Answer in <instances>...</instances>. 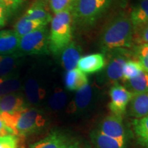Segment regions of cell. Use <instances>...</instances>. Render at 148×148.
Returning a JSON list of instances; mask_svg holds the SVG:
<instances>
[{
    "label": "cell",
    "instance_id": "cell-1",
    "mask_svg": "<svg viewBox=\"0 0 148 148\" xmlns=\"http://www.w3.org/2000/svg\"><path fill=\"white\" fill-rule=\"evenodd\" d=\"M134 27L130 16L119 14L109 21L99 36V47L106 53L116 49H129L133 44Z\"/></svg>",
    "mask_w": 148,
    "mask_h": 148
},
{
    "label": "cell",
    "instance_id": "cell-2",
    "mask_svg": "<svg viewBox=\"0 0 148 148\" xmlns=\"http://www.w3.org/2000/svg\"><path fill=\"white\" fill-rule=\"evenodd\" d=\"M12 134L18 136H27L38 132L46 124L45 114L34 107L27 106L14 113L0 114Z\"/></svg>",
    "mask_w": 148,
    "mask_h": 148
},
{
    "label": "cell",
    "instance_id": "cell-3",
    "mask_svg": "<svg viewBox=\"0 0 148 148\" xmlns=\"http://www.w3.org/2000/svg\"><path fill=\"white\" fill-rule=\"evenodd\" d=\"M50 23L49 31V52L58 56L72 41L73 16L71 8L54 14Z\"/></svg>",
    "mask_w": 148,
    "mask_h": 148
},
{
    "label": "cell",
    "instance_id": "cell-4",
    "mask_svg": "<svg viewBox=\"0 0 148 148\" xmlns=\"http://www.w3.org/2000/svg\"><path fill=\"white\" fill-rule=\"evenodd\" d=\"M110 2L111 0H75L71 8L73 21L82 27L93 25Z\"/></svg>",
    "mask_w": 148,
    "mask_h": 148
},
{
    "label": "cell",
    "instance_id": "cell-5",
    "mask_svg": "<svg viewBox=\"0 0 148 148\" xmlns=\"http://www.w3.org/2000/svg\"><path fill=\"white\" fill-rule=\"evenodd\" d=\"M106 53L108 55V59L104 68L98 73V81L112 85L121 80L123 66L134 56L132 51L125 48L114 49Z\"/></svg>",
    "mask_w": 148,
    "mask_h": 148
},
{
    "label": "cell",
    "instance_id": "cell-6",
    "mask_svg": "<svg viewBox=\"0 0 148 148\" xmlns=\"http://www.w3.org/2000/svg\"><path fill=\"white\" fill-rule=\"evenodd\" d=\"M49 53V30L47 25L20 38L17 53L22 56L46 55Z\"/></svg>",
    "mask_w": 148,
    "mask_h": 148
},
{
    "label": "cell",
    "instance_id": "cell-7",
    "mask_svg": "<svg viewBox=\"0 0 148 148\" xmlns=\"http://www.w3.org/2000/svg\"><path fill=\"white\" fill-rule=\"evenodd\" d=\"M134 95V94L129 91L123 85L119 83L112 84L109 90L108 108L111 114L121 116L125 114L127 106Z\"/></svg>",
    "mask_w": 148,
    "mask_h": 148
},
{
    "label": "cell",
    "instance_id": "cell-8",
    "mask_svg": "<svg viewBox=\"0 0 148 148\" xmlns=\"http://www.w3.org/2000/svg\"><path fill=\"white\" fill-rule=\"evenodd\" d=\"M95 97V88L89 82L77 90L72 101L67 106L66 112L69 114L81 113L89 108Z\"/></svg>",
    "mask_w": 148,
    "mask_h": 148
},
{
    "label": "cell",
    "instance_id": "cell-9",
    "mask_svg": "<svg viewBox=\"0 0 148 148\" xmlns=\"http://www.w3.org/2000/svg\"><path fill=\"white\" fill-rule=\"evenodd\" d=\"M97 130L110 137L126 140V130L121 116L113 114L106 116L100 122Z\"/></svg>",
    "mask_w": 148,
    "mask_h": 148
},
{
    "label": "cell",
    "instance_id": "cell-10",
    "mask_svg": "<svg viewBox=\"0 0 148 148\" xmlns=\"http://www.w3.org/2000/svg\"><path fill=\"white\" fill-rule=\"evenodd\" d=\"M106 62V56L103 53H91L81 57L76 68L86 75L95 73L104 68Z\"/></svg>",
    "mask_w": 148,
    "mask_h": 148
},
{
    "label": "cell",
    "instance_id": "cell-11",
    "mask_svg": "<svg viewBox=\"0 0 148 148\" xmlns=\"http://www.w3.org/2000/svg\"><path fill=\"white\" fill-rule=\"evenodd\" d=\"M81 46L75 41H72L60 53V62L66 71L75 69L77 62L82 55Z\"/></svg>",
    "mask_w": 148,
    "mask_h": 148
},
{
    "label": "cell",
    "instance_id": "cell-12",
    "mask_svg": "<svg viewBox=\"0 0 148 148\" xmlns=\"http://www.w3.org/2000/svg\"><path fill=\"white\" fill-rule=\"evenodd\" d=\"M27 106L23 95L19 92L0 97V114L14 113Z\"/></svg>",
    "mask_w": 148,
    "mask_h": 148
},
{
    "label": "cell",
    "instance_id": "cell-13",
    "mask_svg": "<svg viewBox=\"0 0 148 148\" xmlns=\"http://www.w3.org/2000/svg\"><path fill=\"white\" fill-rule=\"evenodd\" d=\"M25 97L32 105H37L45 99L46 90L40 85L39 81L34 77H28L23 86Z\"/></svg>",
    "mask_w": 148,
    "mask_h": 148
},
{
    "label": "cell",
    "instance_id": "cell-14",
    "mask_svg": "<svg viewBox=\"0 0 148 148\" xmlns=\"http://www.w3.org/2000/svg\"><path fill=\"white\" fill-rule=\"evenodd\" d=\"M71 143L66 134L60 131L55 130L33 144L29 148H66Z\"/></svg>",
    "mask_w": 148,
    "mask_h": 148
},
{
    "label": "cell",
    "instance_id": "cell-15",
    "mask_svg": "<svg viewBox=\"0 0 148 148\" xmlns=\"http://www.w3.org/2000/svg\"><path fill=\"white\" fill-rule=\"evenodd\" d=\"M20 37L14 30L3 29L0 32V55L17 53Z\"/></svg>",
    "mask_w": 148,
    "mask_h": 148
},
{
    "label": "cell",
    "instance_id": "cell-16",
    "mask_svg": "<svg viewBox=\"0 0 148 148\" xmlns=\"http://www.w3.org/2000/svg\"><path fill=\"white\" fill-rule=\"evenodd\" d=\"M23 16L28 19L42 22L46 25L51 22L52 18L43 0H36L29 7Z\"/></svg>",
    "mask_w": 148,
    "mask_h": 148
},
{
    "label": "cell",
    "instance_id": "cell-17",
    "mask_svg": "<svg viewBox=\"0 0 148 148\" xmlns=\"http://www.w3.org/2000/svg\"><path fill=\"white\" fill-rule=\"evenodd\" d=\"M128 106L129 115L135 119L148 115V92L135 94Z\"/></svg>",
    "mask_w": 148,
    "mask_h": 148
},
{
    "label": "cell",
    "instance_id": "cell-18",
    "mask_svg": "<svg viewBox=\"0 0 148 148\" xmlns=\"http://www.w3.org/2000/svg\"><path fill=\"white\" fill-rule=\"evenodd\" d=\"M90 136L95 148H125L126 140L110 137L102 134L97 129L92 131Z\"/></svg>",
    "mask_w": 148,
    "mask_h": 148
},
{
    "label": "cell",
    "instance_id": "cell-19",
    "mask_svg": "<svg viewBox=\"0 0 148 148\" xmlns=\"http://www.w3.org/2000/svg\"><path fill=\"white\" fill-rule=\"evenodd\" d=\"M88 83V78L87 75L77 68L66 71L64 74V87L69 91H77Z\"/></svg>",
    "mask_w": 148,
    "mask_h": 148
},
{
    "label": "cell",
    "instance_id": "cell-20",
    "mask_svg": "<svg viewBox=\"0 0 148 148\" xmlns=\"http://www.w3.org/2000/svg\"><path fill=\"white\" fill-rule=\"evenodd\" d=\"M129 16L134 29L148 23V0H138Z\"/></svg>",
    "mask_w": 148,
    "mask_h": 148
},
{
    "label": "cell",
    "instance_id": "cell-21",
    "mask_svg": "<svg viewBox=\"0 0 148 148\" xmlns=\"http://www.w3.org/2000/svg\"><path fill=\"white\" fill-rule=\"evenodd\" d=\"M23 57L17 53L12 55H0V77L16 72Z\"/></svg>",
    "mask_w": 148,
    "mask_h": 148
},
{
    "label": "cell",
    "instance_id": "cell-22",
    "mask_svg": "<svg viewBox=\"0 0 148 148\" xmlns=\"http://www.w3.org/2000/svg\"><path fill=\"white\" fill-rule=\"evenodd\" d=\"M22 87L18 73H13L0 77V97L18 92Z\"/></svg>",
    "mask_w": 148,
    "mask_h": 148
},
{
    "label": "cell",
    "instance_id": "cell-23",
    "mask_svg": "<svg viewBox=\"0 0 148 148\" xmlns=\"http://www.w3.org/2000/svg\"><path fill=\"white\" fill-rule=\"evenodd\" d=\"M123 86L134 95L148 92V73L143 70L136 77L123 82Z\"/></svg>",
    "mask_w": 148,
    "mask_h": 148
},
{
    "label": "cell",
    "instance_id": "cell-24",
    "mask_svg": "<svg viewBox=\"0 0 148 148\" xmlns=\"http://www.w3.org/2000/svg\"><path fill=\"white\" fill-rule=\"evenodd\" d=\"M42 26H46V25L40 21L28 19L23 15L14 24V31L21 38Z\"/></svg>",
    "mask_w": 148,
    "mask_h": 148
},
{
    "label": "cell",
    "instance_id": "cell-25",
    "mask_svg": "<svg viewBox=\"0 0 148 148\" xmlns=\"http://www.w3.org/2000/svg\"><path fill=\"white\" fill-rule=\"evenodd\" d=\"M134 132L138 143L148 147V115L133 121Z\"/></svg>",
    "mask_w": 148,
    "mask_h": 148
},
{
    "label": "cell",
    "instance_id": "cell-26",
    "mask_svg": "<svg viewBox=\"0 0 148 148\" xmlns=\"http://www.w3.org/2000/svg\"><path fill=\"white\" fill-rule=\"evenodd\" d=\"M67 101V94L60 87L55 88L48 99V104L51 110L58 111L64 108Z\"/></svg>",
    "mask_w": 148,
    "mask_h": 148
},
{
    "label": "cell",
    "instance_id": "cell-27",
    "mask_svg": "<svg viewBox=\"0 0 148 148\" xmlns=\"http://www.w3.org/2000/svg\"><path fill=\"white\" fill-rule=\"evenodd\" d=\"M143 68L138 60L131 59L127 60L123 66L121 81L123 82L136 77L143 71Z\"/></svg>",
    "mask_w": 148,
    "mask_h": 148
},
{
    "label": "cell",
    "instance_id": "cell-28",
    "mask_svg": "<svg viewBox=\"0 0 148 148\" xmlns=\"http://www.w3.org/2000/svg\"><path fill=\"white\" fill-rule=\"evenodd\" d=\"M132 47V52L134 59L140 62L143 69L148 73V44L136 45Z\"/></svg>",
    "mask_w": 148,
    "mask_h": 148
},
{
    "label": "cell",
    "instance_id": "cell-29",
    "mask_svg": "<svg viewBox=\"0 0 148 148\" xmlns=\"http://www.w3.org/2000/svg\"><path fill=\"white\" fill-rule=\"evenodd\" d=\"M133 44L134 45L148 44V23L134 29Z\"/></svg>",
    "mask_w": 148,
    "mask_h": 148
},
{
    "label": "cell",
    "instance_id": "cell-30",
    "mask_svg": "<svg viewBox=\"0 0 148 148\" xmlns=\"http://www.w3.org/2000/svg\"><path fill=\"white\" fill-rule=\"evenodd\" d=\"M19 138L13 134L0 136V148H18Z\"/></svg>",
    "mask_w": 148,
    "mask_h": 148
},
{
    "label": "cell",
    "instance_id": "cell-31",
    "mask_svg": "<svg viewBox=\"0 0 148 148\" xmlns=\"http://www.w3.org/2000/svg\"><path fill=\"white\" fill-rule=\"evenodd\" d=\"M49 8L54 14L71 8V0H49Z\"/></svg>",
    "mask_w": 148,
    "mask_h": 148
},
{
    "label": "cell",
    "instance_id": "cell-32",
    "mask_svg": "<svg viewBox=\"0 0 148 148\" xmlns=\"http://www.w3.org/2000/svg\"><path fill=\"white\" fill-rule=\"evenodd\" d=\"M0 1L7 7L10 14H12L21 8L25 0H0Z\"/></svg>",
    "mask_w": 148,
    "mask_h": 148
},
{
    "label": "cell",
    "instance_id": "cell-33",
    "mask_svg": "<svg viewBox=\"0 0 148 148\" xmlns=\"http://www.w3.org/2000/svg\"><path fill=\"white\" fill-rule=\"evenodd\" d=\"M10 15L7 7L0 1V28H2L5 26Z\"/></svg>",
    "mask_w": 148,
    "mask_h": 148
},
{
    "label": "cell",
    "instance_id": "cell-34",
    "mask_svg": "<svg viewBox=\"0 0 148 148\" xmlns=\"http://www.w3.org/2000/svg\"><path fill=\"white\" fill-rule=\"evenodd\" d=\"M8 134H12V131L8 128V127L7 126L4 121H3L2 116L0 114V136Z\"/></svg>",
    "mask_w": 148,
    "mask_h": 148
},
{
    "label": "cell",
    "instance_id": "cell-35",
    "mask_svg": "<svg viewBox=\"0 0 148 148\" xmlns=\"http://www.w3.org/2000/svg\"><path fill=\"white\" fill-rule=\"evenodd\" d=\"M66 148H84V147H82V146L79 145L78 143H73V142H71V143H70Z\"/></svg>",
    "mask_w": 148,
    "mask_h": 148
},
{
    "label": "cell",
    "instance_id": "cell-36",
    "mask_svg": "<svg viewBox=\"0 0 148 148\" xmlns=\"http://www.w3.org/2000/svg\"><path fill=\"white\" fill-rule=\"evenodd\" d=\"M75 0H71V3H72V4H73V3H74V1H75Z\"/></svg>",
    "mask_w": 148,
    "mask_h": 148
}]
</instances>
